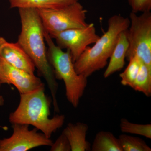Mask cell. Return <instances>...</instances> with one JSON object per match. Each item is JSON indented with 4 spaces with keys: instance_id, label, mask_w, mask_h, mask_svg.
<instances>
[{
    "instance_id": "cell-13",
    "label": "cell",
    "mask_w": 151,
    "mask_h": 151,
    "mask_svg": "<svg viewBox=\"0 0 151 151\" xmlns=\"http://www.w3.org/2000/svg\"><path fill=\"white\" fill-rule=\"evenodd\" d=\"M11 8L52 9L68 5L79 0H8Z\"/></svg>"
},
{
    "instance_id": "cell-18",
    "label": "cell",
    "mask_w": 151,
    "mask_h": 151,
    "mask_svg": "<svg viewBox=\"0 0 151 151\" xmlns=\"http://www.w3.org/2000/svg\"><path fill=\"white\" fill-rule=\"evenodd\" d=\"M120 127L123 133L140 135L151 139V124H134L123 118L120 122Z\"/></svg>"
},
{
    "instance_id": "cell-22",
    "label": "cell",
    "mask_w": 151,
    "mask_h": 151,
    "mask_svg": "<svg viewBox=\"0 0 151 151\" xmlns=\"http://www.w3.org/2000/svg\"><path fill=\"white\" fill-rule=\"evenodd\" d=\"M3 37H1L0 36V41L1 40L2 38ZM1 84L0 83V87H1Z\"/></svg>"
},
{
    "instance_id": "cell-14",
    "label": "cell",
    "mask_w": 151,
    "mask_h": 151,
    "mask_svg": "<svg viewBox=\"0 0 151 151\" xmlns=\"http://www.w3.org/2000/svg\"><path fill=\"white\" fill-rule=\"evenodd\" d=\"M92 151H123L119 138L113 133L100 131L95 135L91 147Z\"/></svg>"
},
{
    "instance_id": "cell-5",
    "label": "cell",
    "mask_w": 151,
    "mask_h": 151,
    "mask_svg": "<svg viewBox=\"0 0 151 151\" xmlns=\"http://www.w3.org/2000/svg\"><path fill=\"white\" fill-rule=\"evenodd\" d=\"M130 24L126 30L129 47L126 58L129 60L134 56L151 68V13L144 12L138 15L131 12Z\"/></svg>"
},
{
    "instance_id": "cell-8",
    "label": "cell",
    "mask_w": 151,
    "mask_h": 151,
    "mask_svg": "<svg viewBox=\"0 0 151 151\" xmlns=\"http://www.w3.org/2000/svg\"><path fill=\"white\" fill-rule=\"evenodd\" d=\"M27 124H12L10 137L0 140V151H27L42 146L50 147L53 142L35 128L30 130Z\"/></svg>"
},
{
    "instance_id": "cell-4",
    "label": "cell",
    "mask_w": 151,
    "mask_h": 151,
    "mask_svg": "<svg viewBox=\"0 0 151 151\" xmlns=\"http://www.w3.org/2000/svg\"><path fill=\"white\" fill-rule=\"evenodd\" d=\"M44 35L47 45V58L55 77L63 81L67 100L77 108L87 86V78L76 73L70 51H63L58 47L45 30Z\"/></svg>"
},
{
    "instance_id": "cell-7",
    "label": "cell",
    "mask_w": 151,
    "mask_h": 151,
    "mask_svg": "<svg viewBox=\"0 0 151 151\" xmlns=\"http://www.w3.org/2000/svg\"><path fill=\"white\" fill-rule=\"evenodd\" d=\"M49 34L52 38L55 40L58 47L70 51L73 62L78 59L87 47L95 43L100 37L97 34L96 28L92 23L82 28L72 29Z\"/></svg>"
},
{
    "instance_id": "cell-2",
    "label": "cell",
    "mask_w": 151,
    "mask_h": 151,
    "mask_svg": "<svg viewBox=\"0 0 151 151\" xmlns=\"http://www.w3.org/2000/svg\"><path fill=\"white\" fill-rule=\"evenodd\" d=\"M45 85L28 93L20 94L17 108L10 114L11 124H27L35 127L48 138L63 126L65 121L63 115L50 118L52 99L45 92Z\"/></svg>"
},
{
    "instance_id": "cell-15",
    "label": "cell",
    "mask_w": 151,
    "mask_h": 151,
    "mask_svg": "<svg viewBox=\"0 0 151 151\" xmlns=\"http://www.w3.org/2000/svg\"><path fill=\"white\" fill-rule=\"evenodd\" d=\"M131 88L142 92L147 97L151 96V68L142 62H141L139 73Z\"/></svg>"
},
{
    "instance_id": "cell-16",
    "label": "cell",
    "mask_w": 151,
    "mask_h": 151,
    "mask_svg": "<svg viewBox=\"0 0 151 151\" xmlns=\"http://www.w3.org/2000/svg\"><path fill=\"white\" fill-rule=\"evenodd\" d=\"M129 63L125 70L120 73L121 84L125 86L132 87L137 76L141 64V60L137 56L130 58Z\"/></svg>"
},
{
    "instance_id": "cell-21",
    "label": "cell",
    "mask_w": 151,
    "mask_h": 151,
    "mask_svg": "<svg viewBox=\"0 0 151 151\" xmlns=\"http://www.w3.org/2000/svg\"><path fill=\"white\" fill-rule=\"evenodd\" d=\"M5 99L2 95H0V107L4 105Z\"/></svg>"
},
{
    "instance_id": "cell-11",
    "label": "cell",
    "mask_w": 151,
    "mask_h": 151,
    "mask_svg": "<svg viewBox=\"0 0 151 151\" xmlns=\"http://www.w3.org/2000/svg\"><path fill=\"white\" fill-rule=\"evenodd\" d=\"M88 129V125L82 122L68 124L62 132L69 142L71 151L91 150V145L86 139Z\"/></svg>"
},
{
    "instance_id": "cell-9",
    "label": "cell",
    "mask_w": 151,
    "mask_h": 151,
    "mask_svg": "<svg viewBox=\"0 0 151 151\" xmlns=\"http://www.w3.org/2000/svg\"><path fill=\"white\" fill-rule=\"evenodd\" d=\"M0 83L13 85L20 94L32 92L44 85L35 74L14 67L1 56Z\"/></svg>"
},
{
    "instance_id": "cell-19",
    "label": "cell",
    "mask_w": 151,
    "mask_h": 151,
    "mask_svg": "<svg viewBox=\"0 0 151 151\" xmlns=\"http://www.w3.org/2000/svg\"><path fill=\"white\" fill-rule=\"evenodd\" d=\"M132 12L137 13L149 12L151 10V0H128Z\"/></svg>"
},
{
    "instance_id": "cell-17",
    "label": "cell",
    "mask_w": 151,
    "mask_h": 151,
    "mask_svg": "<svg viewBox=\"0 0 151 151\" xmlns=\"http://www.w3.org/2000/svg\"><path fill=\"white\" fill-rule=\"evenodd\" d=\"M123 151H151V148L142 139L123 134L119 138Z\"/></svg>"
},
{
    "instance_id": "cell-1",
    "label": "cell",
    "mask_w": 151,
    "mask_h": 151,
    "mask_svg": "<svg viewBox=\"0 0 151 151\" xmlns=\"http://www.w3.org/2000/svg\"><path fill=\"white\" fill-rule=\"evenodd\" d=\"M18 9L21 30L17 42L32 60L39 74L46 81L51 94L54 111L59 113L57 98L58 84L47 58L45 29L41 20L36 9Z\"/></svg>"
},
{
    "instance_id": "cell-6",
    "label": "cell",
    "mask_w": 151,
    "mask_h": 151,
    "mask_svg": "<svg viewBox=\"0 0 151 151\" xmlns=\"http://www.w3.org/2000/svg\"><path fill=\"white\" fill-rule=\"evenodd\" d=\"M37 10L44 28L49 34L82 28L89 24L86 22L87 11L79 1L59 8Z\"/></svg>"
},
{
    "instance_id": "cell-20",
    "label": "cell",
    "mask_w": 151,
    "mask_h": 151,
    "mask_svg": "<svg viewBox=\"0 0 151 151\" xmlns=\"http://www.w3.org/2000/svg\"><path fill=\"white\" fill-rule=\"evenodd\" d=\"M51 151H70L71 148L66 136L62 133L50 146Z\"/></svg>"
},
{
    "instance_id": "cell-10",
    "label": "cell",
    "mask_w": 151,
    "mask_h": 151,
    "mask_svg": "<svg viewBox=\"0 0 151 151\" xmlns=\"http://www.w3.org/2000/svg\"><path fill=\"white\" fill-rule=\"evenodd\" d=\"M0 56L14 67L34 74L32 60L17 42H9L2 37L0 41Z\"/></svg>"
},
{
    "instance_id": "cell-12",
    "label": "cell",
    "mask_w": 151,
    "mask_h": 151,
    "mask_svg": "<svg viewBox=\"0 0 151 151\" xmlns=\"http://www.w3.org/2000/svg\"><path fill=\"white\" fill-rule=\"evenodd\" d=\"M127 30L119 34L116 45L110 57L109 64L103 74L105 78L121 70L125 65V60L129 47Z\"/></svg>"
},
{
    "instance_id": "cell-3",
    "label": "cell",
    "mask_w": 151,
    "mask_h": 151,
    "mask_svg": "<svg viewBox=\"0 0 151 151\" xmlns=\"http://www.w3.org/2000/svg\"><path fill=\"white\" fill-rule=\"evenodd\" d=\"M129 18L121 14L112 16L108 20V30L92 47H87L74 62L76 73L88 77L108 64L119 34L129 28Z\"/></svg>"
}]
</instances>
